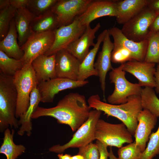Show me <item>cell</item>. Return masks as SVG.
I'll use <instances>...</instances> for the list:
<instances>
[{
  "mask_svg": "<svg viewBox=\"0 0 159 159\" xmlns=\"http://www.w3.org/2000/svg\"><path fill=\"white\" fill-rule=\"evenodd\" d=\"M90 109L84 95L71 92L60 100L55 107L45 108L38 106L31 118L52 117L59 123L69 125L75 132L87 120Z\"/></svg>",
  "mask_w": 159,
  "mask_h": 159,
  "instance_id": "1",
  "label": "cell"
},
{
  "mask_svg": "<svg viewBox=\"0 0 159 159\" xmlns=\"http://www.w3.org/2000/svg\"><path fill=\"white\" fill-rule=\"evenodd\" d=\"M87 102L90 108L101 111L108 117H114L121 121L134 135L138 125V115L143 109L140 95L130 96L126 102L119 105L103 102L98 94L91 96Z\"/></svg>",
  "mask_w": 159,
  "mask_h": 159,
  "instance_id": "2",
  "label": "cell"
},
{
  "mask_svg": "<svg viewBox=\"0 0 159 159\" xmlns=\"http://www.w3.org/2000/svg\"><path fill=\"white\" fill-rule=\"evenodd\" d=\"M17 95L14 77L0 73V131L10 126L17 128L19 120L16 117Z\"/></svg>",
  "mask_w": 159,
  "mask_h": 159,
  "instance_id": "3",
  "label": "cell"
},
{
  "mask_svg": "<svg viewBox=\"0 0 159 159\" xmlns=\"http://www.w3.org/2000/svg\"><path fill=\"white\" fill-rule=\"evenodd\" d=\"M32 63L24 66L14 77L17 95L16 112V118H20L26 111L29 105L30 94L39 82Z\"/></svg>",
  "mask_w": 159,
  "mask_h": 159,
  "instance_id": "4",
  "label": "cell"
},
{
  "mask_svg": "<svg viewBox=\"0 0 159 159\" xmlns=\"http://www.w3.org/2000/svg\"><path fill=\"white\" fill-rule=\"evenodd\" d=\"M102 112L95 109L91 110L87 120L76 131L68 142L62 145L53 146L49 148V151L62 153L69 148H79L92 143L95 140L96 126Z\"/></svg>",
  "mask_w": 159,
  "mask_h": 159,
  "instance_id": "5",
  "label": "cell"
},
{
  "mask_svg": "<svg viewBox=\"0 0 159 159\" xmlns=\"http://www.w3.org/2000/svg\"><path fill=\"white\" fill-rule=\"evenodd\" d=\"M123 64L113 69L109 74L110 82L114 85L113 92L107 98L108 103L119 105L126 102L129 97L140 95L143 88L138 83H133L126 78V72L123 70Z\"/></svg>",
  "mask_w": 159,
  "mask_h": 159,
  "instance_id": "6",
  "label": "cell"
},
{
  "mask_svg": "<svg viewBox=\"0 0 159 159\" xmlns=\"http://www.w3.org/2000/svg\"><path fill=\"white\" fill-rule=\"evenodd\" d=\"M132 135L122 123L112 124L100 119L97 123L95 140L107 147L114 146L119 148L125 143L133 142Z\"/></svg>",
  "mask_w": 159,
  "mask_h": 159,
  "instance_id": "7",
  "label": "cell"
},
{
  "mask_svg": "<svg viewBox=\"0 0 159 159\" xmlns=\"http://www.w3.org/2000/svg\"><path fill=\"white\" fill-rule=\"evenodd\" d=\"M158 15L148 6L123 24L121 31L127 38L136 42L147 39L149 27Z\"/></svg>",
  "mask_w": 159,
  "mask_h": 159,
  "instance_id": "8",
  "label": "cell"
},
{
  "mask_svg": "<svg viewBox=\"0 0 159 159\" xmlns=\"http://www.w3.org/2000/svg\"><path fill=\"white\" fill-rule=\"evenodd\" d=\"M55 31L32 32L21 47L24 54L21 59L24 66L32 63L39 56L45 54L54 42Z\"/></svg>",
  "mask_w": 159,
  "mask_h": 159,
  "instance_id": "9",
  "label": "cell"
},
{
  "mask_svg": "<svg viewBox=\"0 0 159 159\" xmlns=\"http://www.w3.org/2000/svg\"><path fill=\"white\" fill-rule=\"evenodd\" d=\"M86 27L80 24L77 17L70 24L59 27L55 30L53 45L45 54L50 56L61 50L66 49L83 34Z\"/></svg>",
  "mask_w": 159,
  "mask_h": 159,
  "instance_id": "10",
  "label": "cell"
},
{
  "mask_svg": "<svg viewBox=\"0 0 159 159\" xmlns=\"http://www.w3.org/2000/svg\"><path fill=\"white\" fill-rule=\"evenodd\" d=\"M88 83L87 80L75 81L58 77L40 82L37 87L41 97V102L44 103L52 102L55 95L59 92L65 90L82 87Z\"/></svg>",
  "mask_w": 159,
  "mask_h": 159,
  "instance_id": "11",
  "label": "cell"
},
{
  "mask_svg": "<svg viewBox=\"0 0 159 159\" xmlns=\"http://www.w3.org/2000/svg\"><path fill=\"white\" fill-rule=\"evenodd\" d=\"M92 0H58L51 9L57 16L60 26L67 25L82 14Z\"/></svg>",
  "mask_w": 159,
  "mask_h": 159,
  "instance_id": "12",
  "label": "cell"
},
{
  "mask_svg": "<svg viewBox=\"0 0 159 159\" xmlns=\"http://www.w3.org/2000/svg\"><path fill=\"white\" fill-rule=\"evenodd\" d=\"M116 1L92 0L85 11L77 16L80 24L87 27L97 18L107 16L115 17Z\"/></svg>",
  "mask_w": 159,
  "mask_h": 159,
  "instance_id": "13",
  "label": "cell"
},
{
  "mask_svg": "<svg viewBox=\"0 0 159 159\" xmlns=\"http://www.w3.org/2000/svg\"><path fill=\"white\" fill-rule=\"evenodd\" d=\"M107 30L113 38L114 48H124L130 52L133 60L144 61L148 45L147 39L136 42L127 38L117 27H113Z\"/></svg>",
  "mask_w": 159,
  "mask_h": 159,
  "instance_id": "14",
  "label": "cell"
},
{
  "mask_svg": "<svg viewBox=\"0 0 159 159\" xmlns=\"http://www.w3.org/2000/svg\"><path fill=\"white\" fill-rule=\"evenodd\" d=\"M155 64L133 60L123 64V70L132 75L141 87H155Z\"/></svg>",
  "mask_w": 159,
  "mask_h": 159,
  "instance_id": "15",
  "label": "cell"
},
{
  "mask_svg": "<svg viewBox=\"0 0 159 159\" xmlns=\"http://www.w3.org/2000/svg\"><path fill=\"white\" fill-rule=\"evenodd\" d=\"M114 47L110 38L108 30L105 35L103 41L101 50L99 53L94 67L98 73L100 87L103 92L104 98L106 89V78L107 72L112 70L111 55Z\"/></svg>",
  "mask_w": 159,
  "mask_h": 159,
  "instance_id": "16",
  "label": "cell"
},
{
  "mask_svg": "<svg viewBox=\"0 0 159 159\" xmlns=\"http://www.w3.org/2000/svg\"><path fill=\"white\" fill-rule=\"evenodd\" d=\"M55 70L57 77L78 80L80 61L66 49L55 54Z\"/></svg>",
  "mask_w": 159,
  "mask_h": 159,
  "instance_id": "17",
  "label": "cell"
},
{
  "mask_svg": "<svg viewBox=\"0 0 159 159\" xmlns=\"http://www.w3.org/2000/svg\"><path fill=\"white\" fill-rule=\"evenodd\" d=\"M157 118L145 109H143L138 115V125L134 135L136 145L142 152L145 150L152 131L156 124Z\"/></svg>",
  "mask_w": 159,
  "mask_h": 159,
  "instance_id": "18",
  "label": "cell"
},
{
  "mask_svg": "<svg viewBox=\"0 0 159 159\" xmlns=\"http://www.w3.org/2000/svg\"><path fill=\"white\" fill-rule=\"evenodd\" d=\"M100 27V23L97 24L93 28L90 25L87 26L83 34L71 43L66 49L81 62L89 52L90 47L95 46V34Z\"/></svg>",
  "mask_w": 159,
  "mask_h": 159,
  "instance_id": "19",
  "label": "cell"
},
{
  "mask_svg": "<svg viewBox=\"0 0 159 159\" xmlns=\"http://www.w3.org/2000/svg\"><path fill=\"white\" fill-rule=\"evenodd\" d=\"M148 0L116 1V20L119 24H125L148 6Z\"/></svg>",
  "mask_w": 159,
  "mask_h": 159,
  "instance_id": "20",
  "label": "cell"
},
{
  "mask_svg": "<svg viewBox=\"0 0 159 159\" xmlns=\"http://www.w3.org/2000/svg\"><path fill=\"white\" fill-rule=\"evenodd\" d=\"M55 54L47 56L40 55L34 59L31 64L39 82L57 77L55 70Z\"/></svg>",
  "mask_w": 159,
  "mask_h": 159,
  "instance_id": "21",
  "label": "cell"
},
{
  "mask_svg": "<svg viewBox=\"0 0 159 159\" xmlns=\"http://www.w3.org/2000/svg\"><path fill=\"white\" fill-rule=\"evenodd\" d=\"M36 16L26 7L16 10L14 18L20 47L31 34V24Z\"/></svg>",
  "mask_w": 159,
  "mask_h": 159,
  "instance_id": "22",
  "label": "cell"
},
{
  "mask_svg": "<svg viewBox=\"0 0 159 159\" xmlns=\"http://www.w3.org/2000/svg\"><path fill=\"white\" fill-rule=\"evenodd\" d=\"M107 31V29H105L99 35L95 46L90 50L88 53L81 62L78 80L84 81L88 77L93 76L98 77V72L94 67L95 60Z\"/></svg>",
  "mask_w": 159,
  "mask_h": 159,
  "instance_id": "23",
  "label": "cell"
},
{
  "mask_svg": "<svg viewBox=\"0 0 159 159\" xmlns=\"http://www.w3.org/2000/svg\"><path fill=\"white\" fill-rule=\"evenodd\" d=\"M0 50L9 57L21 60L23 57L24 53L18 44L14 17L10 22L7 34L0 41Z\"/></svg>",
  "mask_w": 159,
  "mask_h": 159,
  "instance_id": "24",
  "label": "cell"
},
{
  "mask_svg": "<svg viewBox=\"0 0 159 159\" xmlns=\"http://www.w3.org/2000/svg\"><path fill=\"white\" fill-rule=\"evenodd\" d=\"M40 102L41 97L37 86L31 93L29 105L26 111L19 118V124L21 126L17 132L18 135L22 136L26 133L28 137L31 135L32 129L31 117Z\"/></svg>",
  "mask_w": 159,
  "mask_h": 159,
  "instance_id": "25",
  "label": "cell"
},
{
  "mask_svg": "<svg viewBox=\"0 0 159 159\" xmlns=\"http://www.w3.org/2000/svg\"><path fill=\"white\" fill-rule=\"evenodd\" d=\"M60 26L57 16L50 9L36 16L31 24L32 32L55 31Z\"/></svg>",
  "mask_w": 159,
  "mask_h": 159,
  "instance_id": "26",
  "label": "cell"
},
{
  "mask_svg": "<svg viewBox=\"0 0 159 159\" xmlns=\"http://www.w3.org/2000/svg\"><path fill=\"white\" fill-rule=\"evenodd\" d=\"M14 130L8 128L4 132L3 142L0 148V153L4 154L6 159H16L24 153L26 148L23 145H17L13 141Z\"/></svg>",
  "mask_w": 159,
  "mask_h": 159,
  "instance_id": "27",
  "label": "cell"
},
{
  "mask_svg": "<svg viewBox=\"0 0 159 159\" xmlns=\"http://www.w3.org/2000/svg\"><path fill=\"white\" fill-rule=\"evenodd\" d=\"M143 109L148 110L157 117H159V99L153 88L145 87L140 95Z\"/></svg>",
  "mask_w": 159,
  "mask_h": 159,
  "instance_id": "28",
  "label": "cell"
},
{
  "mask_svg": "<svg viewBox=\"0 0 159 159\" xmlns=\"http://www.w3.org/2000/svg\"><path fill=\"white\" fill-rule=\"evenodd\" d=\"M23 66L21 60L10 57L0 50V73L14 77Z\"/></svg>",
  "mask_w": 159,
  "mask_h": 159,
  "instance_id": "29",
  "label": "cell"
},
{
  "mask_svg": "<svg viewBox=\"0 0 159 159\" xmlns=\"http://www.w3.org/2000/svg\"><path fill=\"white\" fill-rule=\"evenodd\" d=\"M148 45L144 61L159 64V31H150L147 38Z\"/></svg>",
  "mask_w": 159,
  "mask_h": 159,
  "instance_id": "30",
  "label": "cell"
},
{
  "mask_svg": "<svg viewBox=\"0 0 159 159\" xmlns=\"http://www.w3.org/2000/svg\"><path fill=\"white\" fill-rule=\"evenodd\" d=\"M16 9L9 6L0 10V39H3L7 34L10 22L14 17Z\"/></svg>",
  "mask_w": 159,
  "mask_h": 159,
  "instance_id": "31",
  "label": "cell"
},
{
  "mask_svg": "<svg viewBox=\"0 0 159 159\" xmlns=\"http://www.w3.org/2000/svg\"><path fill=\"white\" fill-rule=\"evenodd\" d=\"M159 118V117H158ZM159 154V125L156 131L150 135L147 145L140 159H153Z\"/></svg>",
  "mask_w": 159,
  "mask_h": 159,
  "instance_id": "32",
  "label": "cell"
},
{
  "mask_svg": "<svg viewBox=\"0 0 159 159\" xmlns=\"http://www.w3.org/2000/svg\"><path fill=\"white\" fill-rule=\"evenodd\" d=\"M58 0H29L26 8L36 16L50 9Z\"/></svg>",
  "mask_w": 159,
  "mask_h": 159,
  "instance_id": "33",
  "label": "cell"
},
{
  "mask_svg": "<svg viewBox=\"0 0 159 159\" xmlns=\"http://www.w3.org/2000/svg\"><path fill=\"white\" fill-rule=\"evenodd\" d=\"M142 153L135 141L122 146L117 151L119 159H140Z\"/></svg>",
  "mask_w": 159,
  "mask_h": 159,
  "instance_id": "34",
  "label": "cell"
},
{
  "mask_svg": "<svg viewBox=\"0 0 159 159\" xmlns=\"http://www.w3.org/2000/svg\"><path fill=\"white\" fill-rule=\"evenodd\" d=\"M130 52L123 47L114 48L111 55V62L115 63L124 64L133 60Z\"/></svg>",
  "mask_w": 159,
  "mask_h": 159,
  "instance_id": "35",
  "label": "cell"
},
{
  "mask_svg": "<svg viewBox=\"0 0 159 159\" xmlns=\"http://www.w3.org/2000/svg\"><path fill=\"white\" fill-rule=\"evenodd\" d=\"M78 154L82 155L84 159H99L100 153L97 145L91 143L79 148Z\"/></svg>",
  "mask_w": 159,
  "mask_h": 159,
  "instance_id": "36",
  "label": "cell"
},
{
  "mask_svg": "<svg viewBox=\"0 0 159 159\" xmlns=\"http://www.w3.org/2000/svg\"><path fill=\"white\" fill-rule=\"evenodd\" d=\"M96 144L100 153L99 159H108L109 152L107 150V147L98 140L96 141Z\"/></svg>",
  "mask_w": 159,
  "mask_h": 159,
  "instance_id": "37",
  "label": "cell"
},
{
  "mask_svg": "<svg viewBox=\"0 0 159 159\" xmlns=\"http://www.w3.org/2000/svg\"><path fill=\"white\" fill-rule=\"evenodd\" d=\"M29 0H9L10 6L16 9L26 7Z\"/></svg>",
  "mask_w": 159,
  "mask_h": 159,
  "instance_id": "38",
  "label": "cell"
},
{
  "mask_svg": "<svg viewBox=\"0 0 159 159\" xmlns=\"http://www.w3.org/2000/svg\"><path fill=\"white\" fill-rule=\"evenodd\" d=\"M148 6L158 15L159 14V0H148Z\"/></svg>",
  "mask_w": 159,
  "mask_h": 159,
  "instance_id": "39",
  "label": "cell"
},
{
  "mask_svg": "<svg viewBox=\"0 0 159 159\" xmlns=\"http://www.w3.org/2000/svg\"><path fill=\"white\" fill-rule=\"evenodd\" d=\"M149 30L152 32L159 31V14L153 21L149 27Z\"/></svg>",
  "mask_w": 159,
  "mask_h": 159,
  "instance_id": "40",
  "label": "cell"
},
{
  "mask_svg": "<svg viewBox=\"0 0 159 159\" xmlns=\"http://www.w3.org/2000/svg\"><path fill=\"white\" fill-rule=\"evenodd\" d=\"M155 90L159 94V64H157L155 74Z\"/></svg>",
  "mask_w": 159,
  "mask_h": 159,
  "instance_id": "41",
  "label": "cell"
},
{
  "mask_svg": "<svg viewBox=\"0 0 159 159\" xmlns=\"http://www.w3.org/2000/svg\"><path fill=\"white\" fill-rule=\"evenodd\" d=\"M10 6L9 0H0V9L1 10Z\"/></svg>",
  "mask_w": 159,
  "mask_h": 159,
  "instance_id": "42",
  "label": "cell"
},
{
  "mask_svg": "<svg viewBox=\"0 0 159 159\" xmlns=\"http://www.w3.org/2000/svg\"><path fill=\"white\" fill-rule=\"evenodd\" d=\"M57 155L59 159H71L72 156L69 154L64 155L62 153L58 154Z\"/></svg>",
  "mask_w": 159,
  "mask_h": 159,
  "instance_id": "43",
  "label": "cell"
},
{
  "mask_svg": "<svg viewBox=\"0 0 159 159\" xmlns=\"http://www.w3.org/2000/svg\"><path fill=\"white\" fill-rule=\"evenodd\" d=\"M109 159H119L115 155L111 147H110L109 152Z\"/></svg>",
  "mask_w": 159,
  "mask_h": 159,
  "instance_id": "44",
  "label": "cell"
},
{
  "mask_svg": "<svg viewBox=\"0 0 159 159\" xmlns=\"http://www.w3.org/2000/svg\"><path fill=\"white\" fill-rule=\"evenodd\" d=\"M71 159H84V158L82 155L77 154V155L72 156Z\"/></svg>",
  "mask_w": 159,
  "mask_h": 159,
  "instance_id": "45",
  "label": "cell"
}]
</instances>
